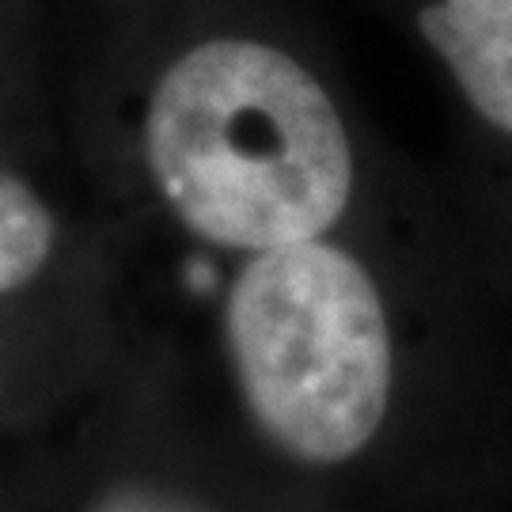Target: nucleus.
<instances>
[{"label": "nucleus", "instance_id": "obj_1", "mask_svg": "<svg viewBox=\"0 0 512 512\" xmlns=\"http://www.w3.org/2000/svg\"><path fill=\"white\" fill-rule=\"evenodd\" d=\"M145 160L167 209L232 251L323 239L353 194L330 92L262 38H205L148 95Z\"/></svg>", "mask_w": 512, "mask_h": 512}, {"label": "nucleus", "instance_id": "obj_2", "mask_svg": "<svg viewBox=\"0 0 512 512\" xmlns=\"http://www.w3.org/2000/svg\"><path fill=\"white\" fill-rule=\"evenodd\" d=\"M224 327L247 410L289 456L342 463L376 437L395 353L376 281L349 251L323 239L255 251Z\"/></svg>", "mask_w": 512, "mask_h": 512}, {"label": "nucleus", "instance_id": "obj_3", "mask_svg": "<svg viewBox=\"0 0 512 512\" xmlns=\"http://www.w3.org/2000/svg\"><path fill=\"white\" fill-rule=\"evenodd\" d=\"M467 103L512 133V0H433L418 16Z\"/></svg>", "mask_w": 512, "mask_h": 512}, {"label": "nucleus", "instance_id": "obj_4", "mask_svg": "<svg viewBox=\"0 0 512 512\" xmlns=\"http://www.w3.org/2000/svg\"><path fill=\"white\" fill-rule=\"evenodd\" d=\"M57 224L50 205L12 171H0V296L16 293L54 251Z\"/></svg>", "mask_w": 512, "mask_h": 512}, {"label": "nucleus", "instance_id": "obj_5", "mask_svg": "<svg viewBox=\"0 0 512 512\" xmlns=\"http://www.w3.org/2000/svg\"><path fill=\"white\" fill-rule=\"evenodd\" d=\"M92 512H202L198 505H186L171 494H156V490H118V494L103 497Z\"/></svg>", "mask_w": 512, "mask_h": 512}]
</instances>
